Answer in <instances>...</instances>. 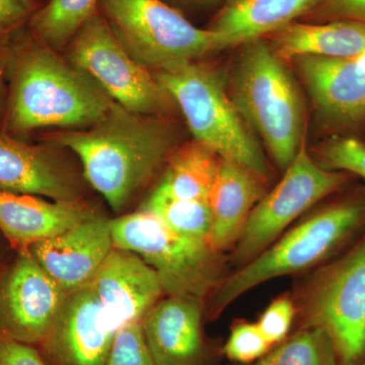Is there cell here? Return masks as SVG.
I'll return each mask as SVG.
<instances>
[{
  "label": "cell",
  "instance_id": "cell-1",
  "mask_svg": "<svg viewBox=\"0 0 365 365\" xmlns=\"http://www.w3.org/2000/svg\"><path fill=\"white\" fill-rule=\"evenodd\" d=\"M177 138L169 122L114 102L98 123L53 134L50 140L78 155L86 180L115 212H121L168 162Z\"/></svg>",
  "mask_w": 365,
  "mask_h": 365
},
{
  "label": "cell",
  "instance_id": "cell-2",
  "mask_svg": "<svg viewBox=\"0 0 365 365\" xmlns=\"http://www.w3.org/2000/svg\"><path fill=\"white\" fill-rule=\"evenodd\" d=\"M7 72L2 131L13 137L45 127L88 128L114 103L88 74L32 35L11 48Z\"/></svg>",
  "mask_w": 365,
  "mask_h": 365
},
{
  "label": "cell",
  "instance_id": "cell-3",
  "mask_svg": "<svg viewBox=\"0 0 365 365\" xmlns=\"http://www.w3.org/2000/svg\"><path fill=\"white\" fill-rule=\"evenodd\" d=\"M365 232V199L349 198L311 213L288 228L254 260L225 276L211 297L218 317L249 290L267 281L302 272L345 248Z\"/></svg>",
  "mask_w": 365,
  "mask_h": 365
},
{
  "label": "cell",
  "instance_id": "cell-4",
  "mask_svg": "<svg viewBox=\"0 0 365 365\" xmlns=\"http://www.w3.org/2000/svg\"><path fill=\"white\" fill-rule=\"evenodd\" d=\"M230 98L284 172L304 143V106L292 73L264 39L240 46Z\"/></svg>",
  "mask_w": 365,
  "mask_h": 365
},
{
  "label": "cell",
  "instance_id": "cell-5",
  "mask_svg": "<svg viewBox=\"0 0 365 365\" xmlns=\"http://www.w3.org/2000/svg\"><path fill=\"white\" fill-rule=\"evenodd\" d=\"M155 76L181 110L194 140L268 181L267 160L220 72L192 61L158 71Z\"/></svg>",
  "mask_w": 365,
  "mask_h": 365
},
{
  "label": "cell",
  "instance_id": "cell-6",
  "mask_svg": "<svg viewBox=\"0 0 365 365\" xmlns=\"http://www.w3.org/2000/svg\"><path fill=\"white\" fill-rule=\"evenodd\" d=\"M110 222L115 248L138 255L157 273L163 294L202 300L225 277L222 253L176 234L148 211L140 208Z\"/></svg>",
  "mask_w": 365,
  "mask_h": 365
},
{
  "label": "cell",
  "instance_id": "cell-7",
  "mask_svg": "<svg viewBox=\"0 0 365 365\" xmlns=\"http://www.w3.org/2000/svg\"><path fill=\"white\" fill-rule=\"evenodd\" d=\"M98 11L127 53L148 71L225 49L217 34L197 28L163 0H98Z\"/></svg>",
  "mask_w": 365,
  "mask_h": 365
},
{
  "label": "cell",
  "instance_id": "cell-8",
  "mask_svg": "<svg viewBox=\"0 0 365 365\" xmlns=\"http://www.w3.org/2000/svg\"><path fill=\"white\" fill-rule=\"evenodd\" d=\"M302 327L330 338L340 365L365 360V232L314 276L302 300Z\"/></svg>",
  "mask_w": 365,
  "mask_h": 365
},
{
  "label": "cell",
  "instance_id": "cell-9",
  "mask_svg": "<svg viewBox=\"0 0 365 365\" xmlns=\"http://www.w3.org/2000/svg\"><path fill=\"white\" fill-rule=\"evenodd\" d=\"M67 60L85 72L117 104L148 116L169 109L172 98L148 69L137 63L97 11L79 28Z\"/></svg>",
  "mask_w": 365,
  "mask_h": 365
},
{
  "label": "cell",
  "instance_id": "cell-10",
  "mask_svg": "<svg viewBox=\"0 0 365 365\" xmlns=\"http://www.w3.org/2000/svg\"><path fill=\"white\" fill-rule=\"evenodd\" d=\"M346 174L325 169L307 153L304 143L282 179L255 206L234 248L237 268L254 260L304 212L339 191Z\"/></svg>",
  "mask_w": 365,
  "mask_h": 365
},
{
  "label": "cell",
  "instance_id": "cell-11",
  "mask_svg": "<svg viewBox=\"0 0 365 365\" xmlns=\"http://www.w3.org/2000/svg\"><path fill=\"white\" fill-rule=\"evenodd\" d=\"M30 250L18 257L0 281V332L40 346L51 331L67 297Z\"/></svg>",
  "mask_w": 365,
  "mask_h": 365
},
{
  "label": "cell",
  "instance_id": "cell-12",
  "mask_svg": "<svg viewBox=\"0 0 365 365\" xmlns=\"http://www.w3.org/2000/svg\"><path fill=\"white\" fill-rule=\"evenodd\" d=\"M116 334L88 283L67 294L51 331L40 346L53 365H104Z\"/></svg>",
  "mask_w": 365,
  "mask_h": 365
},
{
  "label": "cell",
  "instance_id": "cell-13",
  "mask_svg": "<svg viewBox=\"0 0 365 365\" xmlns=\"http://www.w3.org/2000/svg\"><path fill=\"white\" fill-rule=\"evenodd\" d=\"M319 116L342 128L365 122V53L350 57L302 55L290 59Z\"/></svg>",
  "mask_w": 365,
  "mask_h": 365
},
{
  "label": "cell",
  "instance_id": "cell-14",
  "mask_svg": "<svg viewBox=\"0 0 365 365\" xmlns=\"http://www.w3.org/2000/svg\"><path fill=\"white\" fill-rule=\"evenodd\" d=\"M91 283L108 323L116 333L141 321L163 294L150 266L138 255L115 247Z\"/></svg>",
  "mask_w": 365,
  "mask_h": 365
},
{
  "label": "cell",
  "instance_id": "cell-15",
  "mask_svg": "<svg viewBox=\"0 0 365 365\" xmlns=\"http://www.w3.org/2000/svg\"><path fill=\"white\" fill-rule=\"evenodd\" d=\"M111 220L96 217L33 245L31 253L66 292L91 282L114 248Z\"/></svg>",
  "mask_w": 365,
  "mask_h": 365
},
{
  "label": "cell",
  "instance_id": "cell-16",
  "mask_svg": "<svg viewBox=\"0 0 365 365\" xmlns=\"http://www.w3.org/2000/svg\"><path fill=\"white\" fill-rule=\"evenodd\" d=\"M143 327L155 365L205 364L201 300L168 295L150 307Z\"/></svg>",
  "mask_w": 365,
  "mask_h": 365
},
{
  "label": "cell",
  "instance_id": "cell-17",
  "mask_svg": "<svg viewBox=\"0 0 365 365\" xmlns=\"http://www.w3.org/2000/svg\"><path fill=\"white\" fill-rule=\"evenodd\" d=\"M0 191L54 201L78 200L76 178L52 148L30 145L4 131H0Z\"/></svg>",
  "mask_w": 365,
  "mask_h": 365
},
{
  "label": "cell",
  "instance_id": "cell-18",
  "mask_svg": "<svg viewBox=\"0 0 365 365\" xmlns=\"http://www.w3.org/2000/svg\"><path fill=\"white\" fill-rule=\"evenodd\" d=\"M96 216L79 200H46L40 196L0 191V232L19 252Z\"/></svg>",
  "mask_w": 365,
  "mask_h": 365
},
{
  "label": "cell",
  "instance_id": "cell-19",
  "mask_svg": "<svg viewBox=\"0 0 365 365\" xmlns=\"http://www.w3.org/2000/svg\"><path fill=\"white\" fill-rule=\"evenodd\" d=\"M267 182L253 170L220 158L208 197L213 248L220 253L235 248L255 206L267 193Z\"/></svg>",
  "mask_w": 365,
  "mask_h": 365
},
{
  "label": "cell",
  "instance_id": "cell-20",
  "mask_svg": "<svg viewBox=\"0 0 365 365\" xmlns=\"http://www.w3.org/2000/svg\"><path fill=\"white\" fill-rule=\"evenodd\" d=\"M319 0H225L208 30L225 48L264 39L307 16Z\"/></svg>",
  "mask_w": 365,
  "mask_h": 365
},
{
  "label": "cell",
  "instance_id": "cell-21",
  "mask_svg": "<svg viewBox=\"0 0 365 365\" xmlns=\"http://www.w3.org/2000/svg\"><path fill=\"white\" fill-rule=\"evenodd\" d=\"M270 37L271 47L283 60L302 55L350 57L365 53V24L359 21H294Z\"/></svg>",
  "mask_w": 365,
  "mask_h": 365
},
{
  "label": "cell",
  "instance_id": "cell-22",
  "mask_svg": "<svg viewBox=\"0 0 365 365\" xmlns=\"http://www.w3.org/2000/svg\"><path fill=\"white\" fill-rule=\"evenodd\" d=\"M220 158L193 140L173 151L153 193L176 200H208Z\"/></svg>",
  "mask_w": 365,
  "mask_h": 365
},
{
  "label": "cell",
  "instance_id": "cell-23",
  "mask_svg": "<svg viewBox=\"0 0 365 365\" xmlns=\"http://www.w3.org/2000/svg\"><path fill=\"white\" fill-rule=\"evenodd\" d=\"M98 0H48L26 24L29 32L48 47L61 49L98 11Z\"/></svg>",
  "mask_w": 365,
  "mask_h": 365
},
{
  "label": "cell",
  "instance_id": "cell-24",
  "mask_svg": "<svg viewBox=\"0 0 365 365\" xmlns=\"http://www.w3.org/2000/svg\"><path fill=\"white\" fill-rule=\"evenodd\" d=\"M251 365H340L335 348L323 330L302 327Z\"/></svg>",
  "mask_w": 365,
  "mask_h": 365
},
{
  "label": "cell",
  "instance_id": "cell-25",
  "mask_svg": "<svg viewBox=\"0 0 365 365\" xmlns=\"http://www.w3.org/2000/svg\"><path fill=\"white\" fill-rule=\"evenodd\" d=\"M141 209L157 216L182 237L211 244V211L208 200H176L151 193Z\"/></svg>",
  "mask_w": 365,
  "mask_h": 365
},
{
  "label": "cell",
  "instance_id": "cell-26",
  "mask_svg": "<svg viewBox=\"0 0 365 365\" xmlns=\"http://www.w3.org/2000/svg\"><path fill=\"white\" fill-rule=\"evenodd\" d=\"M104 365H155L144 337L143 319L118 331Z\"/></svg>",
  "mask_w": 365,
  "mask_h": 365
},
{
  "label": "cell",
  "instance_id": "cell-27",
  "mask_svg": "<svg viewBox=\"0 0 365 365\" xmlns=\"http://www.w3.org/2000/svg\"><path fill=\"white\" fill-rule=\"evenodd\" d=\"M272 348L257 323L242 321L230 330L223 353L228 359L239 364H253Z\"/></svg>",
  "mask_w": 365,
  "mask_h": 365
},
{
  "label": "cell",
  "instance_id": "cell-28",
  "mask_svg": "<svg viewBox=\"0 0 365 365\" xmlns=\"http://www.w3.org/2000/svg\"><path fill=\"white\" fill-rule=\"evenodd\" d=\"M325 169L352 173L365 180V143L355 138H335L322 148Z\"/></svg>",
  "mask_w": 365,
  "mask_h": 365
},
{
  "label": "cell",
  "instance_id": "cell-29",
  "mask_svg": "<svg viewBox=\"0 0 365 365\" xmlns=\"http://www.w3.org/2000/svg\"><path fill=\"white\" fill-rule=\"evenodd\" d=\"M295 314L297 307L294 300L288 295H282L269 304L257 322V325L269 344L274 347L288 337Z\"/></svg>",
  "mask_w": 365,
  "mask_h": 365
},
{
  "label": "cell",
  "instance_id": "cell-30",
  "mask_svg": "<svg viewBox=\"0 0 365 365\" xmlns=\"http://www.w3.org/2000/svg\"><path fill=\"white\" fill-rule=\"evenodd\" d=\"M307 16L325 21H353L365 24V0H319Z\"/></svg>",
  "mask_w": 365,
  "mask_h": 365
},
{
  "label": "cell",
  "instance_id": "cell-31",
  "mask_svg": "<svg viewBox=\"0 0 365 365\" xmlns=\"http://www.w3.org/2000/svg\"><path fill=\"white\" fill-rule=\"evenodd\" d=\"M42 6L39 0H0V36L20 30Z\"/></svg>",
  "mask_w": 365,
  "mask_h": 365
},
{
  "label": "cell",
  "instance_id": "cell-32",
  "mask_svg": "<svg viewBox=\"0 0 365 365\" xmlns=\"http://www.w3.org/2000/svg\"><path fill=\"white\" fill-rule=\"evenodd\" d=\"M0 365H48L35 346L0 332Z\"/></svg>",
  "mask_w": 365,
  "mask_h": 365
},
{
  "label": "cell",
  "instance_id": "cell-33",
  "mask_svg": "<svg viewBox=\"0 0 365 365\" xmlns=\"http://www.w3.org/2000/svg\"><path fill=\"white\" fill-rule=\"evenodd\" d=\"M11 36H0V128L4 121V78L9 66L11 46L9 45ZM2 131V130H0Z\"/></svg>",
  "mask_w": 365,
  "mask_h": 365
},
{
  "label": "cell",
  "instance_id": "cell-34",
  "mask_svg": "<svg viewBox=\"0 0 365 365\" xmlns=\"http://www.w3.org/2000/svg\"><path fill=\"white\" fill-rule=\"evenodd\" d=\"M163 1L172 6L173 4L182 6H208L217 4H222V6L225 0H163Z\"/></svg>",
  "mask_w": 365,
  "mask_h": 365
},
{
  "label": "cell",
  "instance_id": "cell-35",
  "mask_svg": "<svg viewBox=\"0 0 365 365\" xmlns=\"http://www.w3.org/2000/svg\"><path fill=\"white\" fill-rule=\"evenodd\" d=\"M39 1L42 2V4H44L45 2L48 1V0H39Z\"/></svg>",
  "mask_w": 365,
  "mask_h": 365
},
{
  "label": "cell",
  "instance_id": "cell-36",
  "mask_svg": "<svg viewBox=\"0 0 365 365\" xmlns=\"http://www.w3.org/2000/svg\"><path fill=\"white\" fill-rule=\"evenodd\" d=\"M359 365H365V360L364 362H362V364H360Z\"/></svg>",
  "mask_w": 365,
  "mask_h": 365
}]
</instances>
